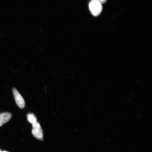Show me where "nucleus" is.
I'll use <instances>...</instances> for the list:
<instances>
[{
  "label": "nucleus",
  "mask_w": 152,
  "mask_h": 152,
  "mask_svg": "<svg viewBox=\"0 0 152 152\" xmlns=\"http://www.w3.org/2000/svg\"><path fill=\"white\" fill-rule=\"evenodd\" d=\"M89 8L94 16H97L101 13L102 7V4L97 1H91L89 3Z\"/></svg>",
  "instance_id": "1"
},
{
  "label": "nucleus",
  "mask_w": 152,
  "mask_h": 152,
  "mask_svg": "<svg viewBox=\"0 0 152 152\" xmlns=\"http://www.w3.org/2000/svg\"><path fill=\"white\" fill-rule=\"evenodd\" d=\"M32 125L33 126L32 130V134L37 139L43 141V132L40 124L37 122Z\"/></svg>",
  "instance_id": "2"
},
{
  "label": "nucleus",
  "mask_w": 152,
  "mask_h": 152,
  "mask_svg": "<svg viewBox=\"0 0 152 152\" xmlns=\"http://www.w3.org/2000/svg\"><path fill=\"white\" fill-rule=\"evenodd\" d=\"M12 91L17 105L20 109H23L25 106V102L23 98L16 88H13Z\"/></svg>",
  "instance_id": "3"
},
{
  "label": "nucleus",
  "mask_w": 152,
  "mask_h": 152,
  "mask_svg": "<svg viewBox=\"0 0 152 152\" xmlns=\"http://www.w3.org/2000/svg\"><path fill=\"white\" fill-rule=\"evenodd\" d=\"M12 117V114L9 113H4L0 114V126L10 121Z\"/></svg>",
  "instance_id": "4"
},
{
  "label": "nucleus",
  "mask_w": 152,
  "mask_h": 152,
  "mask_svg": "<svg viewBox=\"0 0 152 152\" xmlns=\"http://www.w3.org/2000/svg\"><path fill=\"white\" fill-rule=\"evenodd\" d=\"M27 117L28 121L32 125L37 122V118L35 115L33 113H28Z\"/></svg>",
  "instance_id": "5"
},
{
  "label": "nucleus",
  "mask_w": 152,
  "mask_h": 152,
  "mask_svg": "<svg viewBox=\"0 0 152 152\" xmlns=\"http://www.w3.org/2000/svg\"><path fill=\"white\" fill-rule=\"evenodd\" d=\"M91 1H94L98 2L101 4H104L106 2L107 0H91Z\"/></svg>",
  "instance_id": "6"
},
{
  "label": "nucleus",
  "mask_w": 152,
  "mask_h": 152,
  "mask_svg": "<svg viewBox=\"0 0 152 152\" xmlns=\"http://www.w3.org/2000/svg\"><path fill=\"white\" fill-rule=\"evenodd\" d=\"M1 152H9L7 151H1Z\"/></svg>",
  "instance_id": "7"
},
{
  "label": "nucleus",
  "mask_w": 152,
  "mask_h": 152,
  "mask_svg": "<svg viewBox=\"0 0 152 152\" xmlns=\"http://www.w3.org/2000/svg\"><path fill=\"white\" fill-rule=\"evenodd\" d=\"M0 152H1V150H0Z\"/></svg>",
  "instance_id": "8"
}]
</instances>
